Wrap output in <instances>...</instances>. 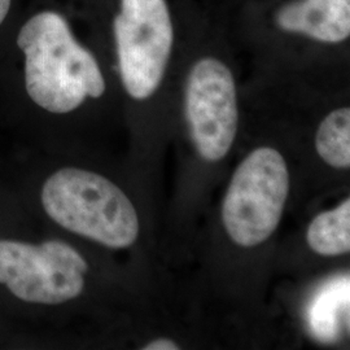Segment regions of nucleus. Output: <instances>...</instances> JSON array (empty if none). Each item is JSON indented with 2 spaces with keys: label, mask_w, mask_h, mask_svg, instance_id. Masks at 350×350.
<instances>
[{
  "label": "nucleus",
  "mask_w": 350,
  "mask_h": 350,
  "mask_svg": "<svg viewBox=\"0 0 350 350\" xmlns=\"http://www.w3.org/2000/svg\"><path fill=\"white\" fill-rule=\"evenodd\" d=\"M289 192L283 156L269 147L253 150L239 165L222 205L226 231L250 248L270 238L280 222Z\"/></svg>",
  "instance_id": "obj_4"
},
{
  "label": "nucleus",
  "mask_w": 350,
  "mask_h": 350,
  "mask_svg": "<svg viewBox=\"0 0 350 350\" xmlns=\"http://www.w3.org/2000/svg\"><path fill=\"white\" fill-rule=\"evenodd\" d=\"M12 0H0V25L3 24V21L5 20L7 14L10 12Z\"/></svg>",
  "instance_id": "obj_12"
},
{
  "label": "nucleus",
  "mask_w": 350,
  "mask_h": 350,
  "mask_svg": "<svg viewBox=\"0 0 350 350\" xmlns=\"http://www.w3.org/2000/svg\"><path fill=\"white\" fill-rule=\"evenodd\" d=\"M17 44L25 56L26 92L46 112H73L88 98L99 99L105 92L99 64L77 42L62 14L33 16L21 27Z\"/></svg>",
  "instance_id": "obj_1"
},
{
  "label": "nucleus",
  "mask_w": 350,
  "mask_h": 350,
  "mask_svg": "<svg viewBox=\"0 0 350 350\" xmlns=\"http://www.w3.org/2000/svg\"><path fill=\"white\" fill-rule=\"evenodd\" d=\"M186 116L191 138L205 161H219L238 131L237 86L231 70L213 57L201 59L188 75Z\"/></svg>",
  "instance_id": "obj_6"
},
{
  "label": "nucleus",
  "mask_w": 350,
  "mask_h": 350,
  "mask_svg": "<svg viewBox=\"0 0 350 350\" xmlns=\"http://www.w3.org/2000/svg\"><path fill=\"white\" fill-rule=\"evenodd\" d=\"M144 350H178L179 347L175 344L174 341L167 340V338H159L154 341L148 342L144 348Z\"/></svg>",
  "instance_id": "obj_11"
},
{
  "label": "nucleus",
  "mask_w": 350,
  "mask_h": 350,
  "mask_svg": "<svg viewBox=\"0 0 350 350\" xmlns=\"http://www.w3.org/2000/svg\"><path fill=\"white\" fill-rule=\"evenodd\" d=\"M308 244L321 256H340L350 250V201L315 217L308 228Z\"/></svg>",
  "instance_id": "obj_8"
},
{
  "label": "nucleus",
  "mask_w": 350,
  "mask_h": 350,
  "mask_svg": "<svg viewBox=\"0 0 350 350\" xmlns=\"http://www.w3.org/2000/svg\"><path fill=\"white\" fill-rule=\"evenodd\" d=\"M40 204L51 221L112 250L135 243L139 219L125 192L108 178L79 167H63L43 182Z\"/></svg>",
  "instance_id": "obj_2"
},
{
  "label": "nucleus",
  "mask_w": 350,
  "mask_h": 350,
  "mask_svg": "<svg viewBox=\"0 0 350 350\" xmlns=\"http://www.w3.org/2000/svg\"><path fill=\"white\" fill-rule=\"evenodd\" d=\"M349 309V279L332 282L323 289L312 306L310 325L315 336L322 341H334L338 335L340 321Z\"/></svg>",
  "instance_id": "obj_9"
},
{
  "label": "nucleus",
  "mask_w": 350,
  "mask_h": 350,
  "mask_svg": "<svg viewBox=\"0 0 350 350\" xmlns=\"http://www.w3.org/2000/svg\"><path fill=\"white\" fill-rule=\"evenodd\" d=\"M276 24L287 33L340 43L350 36V0H296L279 10Z\"/></svg>",
  "instance_id": "obj_7"
},
{
  "label": "nucleus",
  "mask_w": 350,
  "mask_h": 350,
  "mask_svg": "<svg viewBox=\"0 0 350 350\" xmlns=\"http://www.w3.org/2000/svg\"><path fill=\"white\" fill-rule=\"evenodd\" d=\"M88 261L63 240L0 238V287L29 305L53 306L85 289Z\"/></svg>",
  "instance_id": "obj_3"
},
{
  "label": "nucleus",
  "mask_w": 350,
  "mask_h": 350,
  "mask_svg": "<svg viewBox=\"0 0 350 350\" xmlns=\"http://www.w3.org/2000/svg\"><path fill=\"white\" fill-rule=\"evenodd\" d=\"M121 79L127 94L146 100L163 81L173 47V24L165 0H121L114 18Z\"/></svg>",
  "instance_id": "obj_5"
},
{
  "label": "nucleus",
  "mask_w": 350,
  "mask_h": 350,
  "mask_svg": "<svg viewBox=\"0 0 350 350\" xmlns=\"http://www.w3.org/2000/svg\"><path fill=\"white\" fill-rule=\"evenodd\" d=\"M315 147L329 166H350V109L340 108L329 113L318 129Z\"/></svg>",
  "instance_id": "obj_10"
}]
</instances>
